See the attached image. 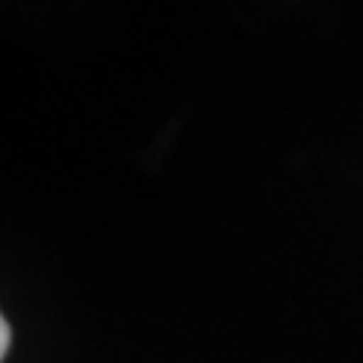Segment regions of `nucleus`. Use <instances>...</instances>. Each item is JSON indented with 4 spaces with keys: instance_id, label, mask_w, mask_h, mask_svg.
Here are the masks:
<instances>
[{
    "instance_id": "1",
    "label": "nucleus",
    "mask_w": 363,
    "mask_h": 363,
    "mask_svg": "<svg viewBox=\"0 0 363 363\" xmlns=\"http://www.w3.org/2000/svg\"><path fill=\"white\" fill-rule=\"evenodd\" d=\"M6 348H9V324H6V318L0 315V360H4Z\"/></svg>"
}]
</instances>
